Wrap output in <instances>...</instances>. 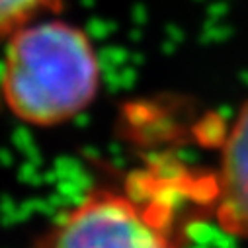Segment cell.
I'll return each mask as SVG.
<instances>
[{
    "instance_id": "4",
    "label": "cell",
    "mask_w": 248,
    "mask_h": 248,
    "mask_svg": "<svg viewBox=\"0 0 248 248\" xmlns=\"http://www.w3.org/2000/svg\"><path fill=\"white\" fill-rule=\"evenodd\" d=\"M61 4L63 0H0V39L33 20L55 14Z\"/></svg>"
},
{
    "instance_id": "3",
    "label": "cell",
    "mask_w": 248,
    "mask_h": 248,
    "mask_svg": "<svg viewBox=\"0 0 248 248\" xmlns=\"http://www.w3.org/2000/svg\"><path fill=\"white\" fill-rule=\"evenodd\" d=\"M213 205L221 229L248 240V102L238 109L225 139Z\"/></svg>"
},
{
    "instance_id": "2",
    "label": "cell",
    "mask_w": 248,
    "mask_h": 248,
    "mask_svg": "<svg viewBox=\"0 0 248 248\" xmlns=\"http://www.w3.org/2000/svg\"><path fill=\"white\" fill-rule=\"evenodd\" d=\"M151 190L149 178L94 190L61 215L33 248H178L170 203Z\"/></svg>"
},
{
    "instance_id": "5",
    "label": "cell",
    "mask_w": 248,
    "mask_h": 248,
    "mask_svg": "<svg viewBox=\"0 0 248 248\" xmlns=\"http://www.w3.org/2000/svg\"><path fill=\"white\" fill-rule=\"evenodd\" d=\"M0 104H2V94H0Z\"/></svg>"
},
{
    "instance_id": "1",
    "label": "cell",
    "mask_w": 248,
    "mask_h": 248,
    "mask_svg": "<svg viewBox=\"0 0 248 248\" xmlns=\"http://www.w3.org/2000/svg\"><path fill=\"white\" fill-rule=\"evenodd\" d=\"M100 84V57L82 28L43 16L6 37L0 94L18 119L41 127L65 123L96 100Z\"/></svg>"
}]
</instances>
